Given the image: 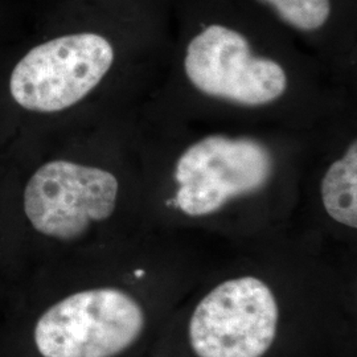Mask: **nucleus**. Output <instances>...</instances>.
Returning a JSON list of instances; mask_svg holds the SVG:
<instances>
[{
  "instance_id": "nucleus-3",
  "label": "nucleus",
  "mask_w": 357,
  "mask_h": 357,
  "mask_svg": "<svg viewBox=\"0 0 357 357\" xmlns=\"http://www.w3.org/2000/svg\"><path fill=\"white\" fill-rule=\"evenodd\" d=\"M278 305L255 277L222 282L193 311L190 342L197 357H262L278 327Z\"/></svg>"
},
{
  "instance_id": "nucleus-7",
  "label": "nucleus",
  "mask_w": 357,
  "mask_h": 357,
  "mask_svg": "<svg viewBox=\"0 0 357 357\" xmlns=\"http://www.w3.org/2000/svg\"><path fill=\"white\" fill-rule=\"evenodd\" d=\"M321 199L327 213L349 228L357 227V144L335 162L321 181Z\"/></svg>"
},
{
  "instance_id": "nucleus-5",
  "label": "nucleus",
  "mask_w": 357,
  "mask_h": 357,
  "mask_svg": "<svg viewBox=\"0 0 357 357\" xmlns=\"http://www.w3.org/2000/svg\"><path fill=\"white\" fill-rule=\"evenodd\" d=\"M116 196L113 174L56 160L38 168L28 181L24 211L41 234L68 241L81 237L91 222L112 216Z\"/></svg>"
},
{
  "instance_id": "nucleus-2",
  "label": "nucleus",
  "mask_w": 357,
  "mask_h": 357,
  "mask_svg": "<svg viewBox=\"0 0 357 357\" xmlns=\"http://www.w3.org/2000/svg\"><path fill=\"white\" fill-rule=\"evenodd\" d=\"M114 52L106 38L78 33L41 44L15 66L10 89L26 110L54 113L89 94L109 72Z\"/></svg>"
},
{
  "instance_id": "nucleus-6",
  "label": "nucleus",
  "mask_w": 357,
  "mask_h": 357,
  "mask_svg": "<svg viewBox=\"0 0 357 357\" xmlns=\"http://www.w3.org/2000/svg\"><path fill=\"white\" fill-rule=\"evenodd\" d=\"M184 66L204 94L246 106L273 102L287 88L281 65L255 57L241 33L217 24L192 38Z\"/></svg>"
},
{
  "instance_id": "nucleus-4",
  "label": "nucleus",
  "mask_w": 357,
  "mask_h": 357,
  "mask_svg": "<svg viewBox=\"0 0 357 357\" xmlns=\"http://www.w3.org/2000/svg\"><path fill=\"white\" fill-rule=\"evenodd\" d=\"M273 158L259 142L212 135L181 155L176 205L188 216L215 213L230 200L265 187Z\"/></svg>"
},
{
  "instance_id": "nucleus-1",
  "label": "nucleus",
  "mask_w": 357,
  "mask_h": 357,
  "mask_svg": "<svg viewBox=\"0 0 357 357\" xmlns=\"http://www.w3.org/2000/svg\"><path fill=\"white\" fill-rule=\"evenodd\" d=\"M141 305L122 290L102 287L73 294L50 307L35 327L43 357H115L144 328Z\"/></svg>"
},
{
  "instance_id": "nucleus-8",
  "label": "nucleus",
  "mask_w": 357,
  "mask_h": 357,
  "mask_svg": "<svg viewBox=\"0 0 357 357\" xmlns=\"http://www.w3.org/2000/svg\"><path fill=\"white\" fill-rule=\"evenodd\" d=\"M270 6L282 20L301 31H315L328 20L330 0H261Z\"/></svg>"
}]
</instances>
